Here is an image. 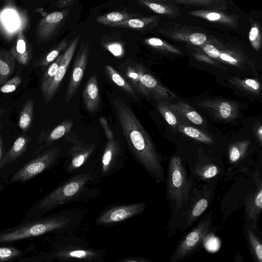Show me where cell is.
Instances as JSON below:
<instances>
[{
    "label": "cell",
    "instance_id": "1",
    "mask_svg": "<svg viewBox=\"0 0 262 262\" xmlns=\"http://www.w3.org/2000/svg\"><path fill=\"white\" fill-rule=\"evenodd\" d=\"M129 150L151 177L160 183L165 180L161 159L148 135L132 110L121 100L113 101Z\"/></svg>",
    "mask_w": 262,
    "mask_h": 262
},
{
    "label": "cell",
    "instance_id": "2",
    "mask_svg": "<svg viewBox=\"0 0 262 262\" xmlns=\"http://www.w3.org/2000/svg\"><path fill=\"white\" fill-rule=\"evenodd\" d=\"M94 179L92 172L79 173L71 178L38 201L27 214L25 221L41 217L79 196Z\"/></svg>",
    "mask_w": 262,
    "mask_h": 262
},
{
    "label": "cell",
    "instance_id": "3",
    "mask_svg": "<svg viewBox=\"0 0 262 262\" xmlns=\"http://www.w3.org/2000/svg\"><path fill=\"white\" fill-rule=\"evenodd\" d=\"M0 232V243L17 241L39 236L72 225V217L55 215L38 217Z\"/></svg>",
    "mask_w": 262,
    "mask_h": 262
},
{
    "label": "cell",
    "instance_id": "4",
    "mask_svg": "<svg viewBox=\"0 0 262 262\" xmlns=\"http://www.w3.org/2000/svg\"><path fill=\"white\" fill-rule=\"evenodd\" d=\"M191 188V180L187 174L181 159L172 157L168 166L166 195L171 208L175 213L181 212L186 205Z\"/></svg>",
    "mask_w": 262,
    "mask_h": 262
},
{
    "label": "cell",
    "instance_id": "5",
    "mask_svg": "<svg viewBox=\"0 0 262 262\" xmlns=\"http://www.w3.org/2000/svg\"><path fill=\"white\" fill-rule=\"evenodd\" d=\"M212 212L210 211L180 241L177 247L169 258L170 262L183 260L199 249L211 227Z\"/></svg>",
    "mask_w": 262,
    "mask_h": 262
},
{
    "label": "cell",
    "instance_id": "6",
    "mask_svg": "<svg viewBox=\"0 0 262 262\" xmlns=\"http://www.w3.org/2000/svg\"><path fill=\"white\" fill-rule=\"evenodd\" d=\"M211 184L204 186L193 193L191 191L186 205L181 211L183 212L185 229L200 217L209 207L214 193V187Z\"/></svg>",
    "mask_w": 262,
    "mask_h": 262
},
{
    "label": "cell",
    "instance_id": "7",
    "mask_svg": "<svg viewBox=\"0 0 262 262\" xmlns=\"http://www.w3.org/2000/svg\"><path fill=\"white\" fill-rule=\"evenodd\" d=\"M61 154L59 147H52L24 165L10 179L9 183L30 180L50 168L59 159Z\"/></svg>",
    "mask_w": 262,
    "mask_h": 262
},
{
    "label": "cell",
    "instance_id": "8",
    "mask_svg": "<svg viewBox=\"0 0 262 262\" xmlns=\"http://www.w3.org/2000/svg\"><path fill=\"white\" fill-rule=\"evenodd\" d=\"M159 32L167 37L195 46H203L211 40L201 29L177 23H168Z\"/></svg>",
    "mask_w": 262,
    "mask_h": 262
},
{
    "label": "cell",
    "instance_id": "9",
    "mask_svg": "<svg viewBox=\"0 0 262 262\" xmlns=\"http://www.w3.org/2000/svg\"><path fill=\"white\" fill-rule=\"evenodd\" d=\"M144 202L116 206L106 210L96 221L97 225L106 226L119 223L142 213L145 209Z\"/></svg>",
    "mask_w": 262,
    "mask_h": 262
},
{
    "label": "cell",
    "instance_id": "10",
    "mask_svg": "<svg viewBox=\"0 0 262 262\" xmlns=\"http://www.w3.org/2000/svg\"><path fill=\"white\" fill-rule=\"evenodd\" d=\"M90 47L86 42L81 44L75 59L72 73L66 93V102H69L75 96L83 77L88 64Z\"/></svg>",
    "mask_w": 262,
    "mask_h": 262
},
{
    "label": "cell",
    "instance_id": "11",
    "mask_svg": "<svg viewBox=\"0 0 262 262\" xmlns=\"http://www.w3.org/2000/svg\"><path fill=\"white\" fill-rule=\"evenodd\" d=\"M79 40L76 36L63 53L60 65L45 92L42 94L45 103H48L56 93L71 63Z\"/></svg>",
    "mask_w": 262,
    "mask_h": 262
},
{
    "label": "cell",
    "instance_id": "12",
    "mask_svg": "<svg viewBox=\"0 0 262 262\" xmlns=\"http://www.w3.org/2000/svg\"><path fill=\"white\" fill-rule=\"evenodd\" d=\"M67 137L69 141L72 142L73 145L69 150L70 158L66 164L65 169L67 172L73 173L88 161L95 150L96 145L84 143L72 135Z\"/></svg>",
    "mask_w": 262,
    "mask_h": 262
},
{
    "label": "cell",
    "instance_id": "13",
    "mask_svg": "<svg viewBox=\"0 0 262 262\" xmlns=\"http://www.w3.org/2000/svg\"><path fill=\"white\" fill-rule=\"evenodd\" d=\"M104 255V253L99 250L74 246L62 247L53 254L54 257L60 260L84 261H100Z\"/></svg>",
    "mask_w": 262,
    "mask_h": 262
},
{
    "label": "cell",
    "instance_id": "14",
    "mask_svg": "<svg viewBox=\"0 0 262 262\" xmlns=\"http://www.w3.org/2000/svg\"><path fill=\"white\" fill-rule=\"evenodd\" d=\"M120 153L119 143L115 139L108 140L100 160L99 169L101 176H108L122 167Z\"/></svg>",
    "mask_w": 262,
    "mask_h": 262
},
{
    "label": "cell",
    "instance_id": "15",
    "mask_svg": "<svg viewBox=\"0 0 262 262\" xmlns=\"http://www.w3.org/2000/svg\"><path fill=\"white\" fill-rule=\"evenodd\" d=\"M15 8L7 7L0 12V29L5 36L10 37L25 27V18Z\"/></svg>",
    "mask_w": 262,
    "mask_h": 262
},
{
    "label": "cell",
    "instance_id": "16",
    "mask_svg": "<svg viewBox=\"0 0 262 262\" xmlns=\"http://www.w3.org/2000/svg\"><path fill=\"white\" fill-rule=\"evenodd\" d=\"M67 11H55L43 17L36 27V37L39 42L48 40L62 24Z\"/></svg>",
    "mask_w": 262,
    "mask_h": 262
},
{
    "label": "cell",
    "instance_id": "17",
    "mask_svg": "<svg viewBox=\"0 0 262 262\" xmlns=\"http://www.w3.org/2000/svg\"><path fill=\"white\" fill-rule=\"evenodd\" d=\"M188 14L228 28L236 29L238 27L237 16L223 10L205 9L190 11Z\"/></svg>",
    "mask_w": 262,
    "mask_h": 262
},
{
    "label": "cell",
    "instance_id": "18",
    "mask_svg": "<svg viewBox=\"0 0 262 262\" xmlns=\"http://www.w3.org/2000/svg\"><path fill=\"white\" fill-rule=\"evenodd\" d=\"M262 210V183L260 179L256 181V188L246 198L245 214L250 220L253 228L258 220Z\"/></svg>",
    "mask_w": 262,
    "mask_h": 262
},
{
    "label": "cell",
    "instance_id": "19",
    "mask_svg": "<svg viewBox=\"0 0 262 262\" xmlns=\"http://www.w3.org/2000/svg\"><path fill=\"white\" fill-rule=\"evenodd\" d=\"M73 124V121L69 118L60 123L50 133L47 134L43 133L46 135L40 134L37 140V143L38 144L42 143V145L35 151L33 155L39 154L42 150L54 142L67 135L72 128Z\"/></svg>",
    "mask_w": 262,
    "mask_h": 262
},
{
    "label": "cell",
    "instance_id": "20",
    "mask_svg": "<svg viewBox=\"0 0 262 262\" xmlns=\"http://www.w3.org/2000/svg\"><path fill=\"white\" fill-rule=\"evenodd\" d=\"M140 5L154 12L170 17H177L181 14L179 7L171 0H135Z\"/></svg>",
    "mask_w": 262,
    "mask_h": 262
},
{
    "label": "cell",
    "instance_id": "21",
    "mask_svg": "<svg viewBox=\"0 0 262 262\" xmlns=\"http://www.w3.org/2000/svg\"><path fill=\"white\" fill-rule=\"evenodd\" d=\"M82 96L86 109L90 112H95L100 104V93L97 76H92L83 89Z\"/></svg>",
    "mask_w": 262,
    "mask_h": 262
},
{
    "label": "cell",
    "instance_id": "22",
    "mask_svg": "<svg viewBox=\"0 0 262 262\" xmlns=\"http://www.w3.org/2000/svg\"><path fill=\"white\" fill-rule=\"evenodd\" d=\"M159 19L160 17L156 15L141 18H132L126 20L113 24L110 26L145 31L156 27L158 24Z\"/></svg>",
    "mask_w": 262,
    "mask_h": 262
},
{
    "label": "cell",
    "instance_id": "23",
    "mask_svg": "<svg viewBox=\"0 0 262 262\" xmlns=\"http://www.w3.org/2000/svg\"><path fill=\"white\" fill-rule=\"evenodd\" d=\"M10 53L20 64L27 66L29 64L31 58V51L23 31L18 32L15 42L12 47Z\"/></svg>",
    "mask_w": 262,
    "mask_h": 262
},
{
    "label": "cell",
    "instance_id": "24",
    "mask_svg": "<svg viewBox=\"0 0 262 262\" xmlns=\"http://www.w3.org/2000/svg\"><path fill=\"white\" fill-rule=\"evenodd\" d=\"M244 234L247 241L250 253L256 262H262V244L261 240L252 228L247 224L244 225Z\"/></svg>",
    "mask_w": 262,
    "mask_h": 262
},
{
    "label": "cell",
    "instance_id": "25",
    "mask_svg": "<svg viewBox=\"0 0 262 262\" xmlns=\"http://www.w3.org/2000/svg\"><path fill=\"white\" fill-rule=\"evenodd\" d=\"M29 142V138L28 136L25 135L19 136L15 140L9 150L4 155L1 168L19 158L26 151Z\"/></svg>",
    "mask_w": 262,
    "mask_h": 262
},
{
    "label": "cell",
    "instance_id": "26",
    "mask_svg": "<svg viewBox=\"0 0 262 262\" xmlns=\"http://www.w3.org/2000/svg\"><path fill=\"white\" fill-rule=\"evenodd\" d=\"M15 59L10 52L0 50V86L13 74Z\"/></svg>",
    "mask_w": 262,
    "mask_h": 262
},
{
    "label": "cell",
    "instance_id": "27",
    "mask_svg": "<svg viewBox=\"0 0 262 262\" xmlns=\"http://www.w3.org/2000/svg\"><path fill=\"white\" fill-rule=\"evenodd\" d=\"M175 4L201 6L207 9L225 10L226 0H171Z\"/></svg>",
    "mask_w": 262,
    "mask_h": 262
},
{
    "label": "cell",
    "instance_id": "28",
    "mask_svg": "<svg viewBox=\"0 0 262 262\" xmlns=\"http://www.w3.org/2000/svg\"><path fill=\"white\" fill-rule=\"evenodd\" d=\"M105 69L107 75L116 85L133 98L138 99L133 86L118 72L110 65L106 66Z\"/></svg>",
    "mask_w": 262,
    "mask_h": 262
},
{
    "label": "cell",
    "instance_id": "29",
    "mask_svg": "<svg viewBox=\"0 0 262 262\" xmlns=\"http://www.w3.org/2000/svg\"><path fill=\"white\" fill-rule=\"evenodd\" d=\"M34 101L28 100L23 106L18 118V126L23 131L27 130L31 125L34 112Z\"/></svg>",
    "mask_w": 262,
    "mask_h": 262
},
{
    "label": "cell",
    "instance_id": "30",
    "mask_svg": "<svg viewBox=\"0 0 262 262\" xmlns=\"http://www.w3.org/2000/svg\"><path fill=\"white\" fill-rule=\"evenodd\" d=\"M67 42L66 40H62L56 47L41 57L34 62V66L36 67H45L51 64L59 55L66 50Z\"/></svg>",
    "mask_w": 262,
    "mask_h": 262
},
{
    "label": "cell",
    "instance_id": "31",
    "mask_svg": "<svg viewBox=\"0 0 262 262\" xmlns=\"http://www.w3.org/2000/svg\"><path fill=\"white\" fill-rule=\"evenodd\" d=\"M133 15L122 11H114L98 16L96 20L99 24L110 26L113 24L133 18Z\"/></svg>",
    "mask_w": 262,
    "mask_h": 262
},
{
    "label": "cell",
    "instance_id": "32",
    "mask_svg": "<svg viewBox=\"0 0 262 262\" xmlns=\"http://www.w3.org/2000/svg\"><path fill=\"white\" fill-rule=\"evenodd\" d=\"M194 173L202 180H209L216 177L220 172L219 167L212 163L195 166Z\"/></svg>",
    "mask_w": 262,
    "mask_h": 262
},
{
    "label": "cell",
    "instance_id": "33",
    "mask_svg": "<svg viewBox=\"0 0 262 262\" xmlns=\"http://www.w3.org/2000/svg\"><path fill=\"white\" fill-rule=\"evenodd\" d=\"M62 55L63 53H61L55 60L50 64L43 74L40 83V89L42 94L45 92L50 82L55 75L61 62Z\"/></svg>",
    "mask_w": 262,
    "mask_h": 262
},
{
    "label": "cell",
    "instance_id": "34",
    "mask_svg": "<svg viewBox=\"0 0 262 262\" xmlns=\"http://www.w3.org/2000/svg\"><path fill=\"white\" fill-rule=\"evenodd\" d=\"M249 39L253 47L256 50L260 49L261 43V33L259 23L255 21L251 23Z\"/></svg>",
    "mask_w": 262,
    "mask_h": 262
},
{
    "label": "cell",
    "instance_id": "35",
    "mask_svg": "<svg viewBox=\"0 0 262 262\" xmlns=\"http://www.w3.org/2000/svg\"><path fill=\"white\" fill-rule=\"evenodd\" d=\"M21 253V250L14 247H0V261L11 260L19 256Z\"/></svg>",
    "mask_w": 262,
    "mask_h": 262
},
{
    "label": "cell",
    "instance_id": "36",
    "mask_svg": "<svg viewBox=\"0 0 262 262\" xmlns=\"http://www.w3.org/2000/svg\"><path fill=\"white\" fill-rule=\"evenodd\" d=\"M22 81L19 75H15L9 80H7L0 86V92L3 93H10L16 90Z\"/></svg>",
    "mask_w": 262,
    "mask_h": 262
},
{
    "label": "cell",
    "instance_id": "37",
    "mask_svg": "<svg viewBox=\"0 0 262 262\" xmlns=\"http://www.w3.org/2000/svg\"><path fill=\"white\" fill-rule=\"evenodd\" d=\"M182 130L186 135L198 141L208 143L211 142V139L209 137L195 128L186 126Z\"/></svg>",
    "mask_w": 262,
    "mask_h": 262
},
{
    "label": "cell",
    "instance_id": "38",
    "mask_svg": "<svg viewBox=\"0 0 262 262\" xmlns=\"http://www.w3.org/2000/svg\"><path fill=\"white\" fill-rule=\"evenodd\" d=\"M244 146H233L229 152V160L231 163L235 164L238 162L243 157L246 150Z\"/></svg>",
    "mask_w": 262,
    "mask_h": 262
},
{
    "label": "cell",
    "instance_id": "39",
    "mask_svg": "<svg viewBox=\"0 0 262 262\" xmlns=\"http://www.w3.org/2000/svg\"><path fill=\"white\" fill-rule=\"evenodd\" d=\"M145 42L147 45L155 48L176 51V49L173 47L168 45L164 41L157 37L148 38L145 40Z\"/></svg>",
    "mask_w": 262,
    "mask_h": 262
},
{
    "label": "cell",
    "instance_id": "40",
    "mask_svg": "<svg viewBox=\"0 0 262 262\" xmlns=\"http://www.w3.org/2000/svg\"><path fill=\"white\" fill-rule=\"evenodd\" d=\"M212 42L214 45V46L216 47L219 51V58L221 59L222 60L228 62L232 64H236L238 61L237 59L233 56L229 52L222 50L221 49H219L214 43L213 39L212 40Z\"/></svg>",
    "mask_w": 262,
    "mask_h": 262
},
{
    "label": "cell",
    "instance_id": "41",
    "mask_svg": "<svg viewBox=\"0 0 262 262\" xmlns=\"http://www.w3.org/2000/svg\"><path fill=\"white\" fill-rule=\"evenodd\" d=\"M186 116L191 122L196 124H201L203 122L201 116L196 112L193 111L186 112Z\"/></svg>",
    "mask_w": 262,
    "mask_h": 262
},
{
    "label": "cell",
    "instance_id": "42",
    "mask_svg": "<svg viewBox=\"0 0 262 262\" xmlns=\"http://www.w3.org/2000/svg\"><path fill=\"white\" fill-rule=\"evenodd\" d=\"M231 107L227 102H223L220 106V114L223 118H228L231 114Z\"/></svg>",
    "mask_w": 262,
    "mask_h": 262
},
{
    "label": "cell",
    "instance_id": "43",
    "mask_svg": "<svg viewBox=\"0 0 262 262\" xmlns=\"http://www.w3.org/2000/svg\"><path fill=\"white\" fill-rule=\"evenodd\" d=\"M100 121L104 129L105 135L108 140L114 139V136L113 133L112 132L110 128L108 126V123L105 118L103 117H101L100 118Z\"/></svg>",
    "mask_w": 262,
    "mask_h": 262
},
{
    "label": "cell",
    "instance_id": "44",
    "mask_svg": "<svg viewBox=\"0 0 262 262\" xmlns=\"http://www.w3.org/2000/svg\"><path fill=\"white\" fill-rule=\"evenodd\" d=\"M107 49L115 56H120L122 53V48L118 43H113L108 45Z\"/></svg>",
    "mask_w": 262,
    "mask_h": 262
},
{
    "label": "cell",
    "instance_id": "45",
    "mask_svg": "<svg viewBox=\"0 0 262 262\" xmlns=\"http://www.w3.org/2000/svg\"><path fill=\"white\" fill-rule=\"evenodd\" d=\"M164 117L167 122L171 125H174L177 124V121L173 114L168 110H163Z\"/></svg>",
    "mask_w": 262,
    "mask_h": 262
},
{
    "label": "cell",
    "instance_id": "46",
    "mask_svg": "<svg viewBox=\"0 0 262 262\" xmlns=\"http://www.w3.org/2000/svg\"><path fill=\"white\" fill-rule=\"evenodd\" d=\"M120 262H149L150 260L144 257H129L123 258L122 259L118 260Z\"/></svg>",
    "mask_w": 262,
    "mask_h": 262
},
{
    "label": "cell",
    "instance_id": "47",
    "mask_svg": "<svg viewBox=\"0 0 262 262\" xmlns=\"http://www.w3.org/2000/svg\"><path fill=\"white\" fill-rule=\"evenodd\" d=\"M245 83L247 85L255 90H257L259 88L258 83L256 80L252 79H246Z\"/></svg>",
    "mask_w": 262,
    "mask_h": 262
},
{
    "label": "cell",
    "instance_id": "48",
    "mask_svg": "<svg viewBox=\"0 0 262 262\" xmlns=\"http://www.w3.org/2000/svg\"><path fill=\"white\" fill-rule=\"evenodd\" d=\"M76 0H59L57 5L59 8L66 7L71 6Z\"/></svg>",
    "mask_w": 262,
    "mask_h": 262
},
{
    "label": "cell",
    "instance_id": "49",
    "mask_svg": "<svg viewBox=\"0 0 262 262\" xmlns=\"http://www.w3.org/2000/svg\"><path fill=\"white\" fill-rule=\"evenodd\" d=\"M4 145L3 143V140L2 139V134H0V169H1V166L2 161L3 158V157L4 156Z\"/></svg>",
    "mask_w": 262,
    "mask_h": 262
},
{
    "label": "cell",
    "instance_id": "50",
    "mask_svg": "<svg viewBox=\"0 0 262 262\" xmlns=\"http://www.w3.org/2000/svg\"><path fill=\"white\" fill-rule=\"evenodd\" d=\"M259 138L261 140V134H262V128H261V126H260L259 128Z\"/></svg>",
    "mask_w": 262,
    "mask_h": 262
},
{
    "label": "cell",
    "instance_id": "51",
    "mask_svg": "<svg viewBox=\"0 0 262 262\" xmlns=\"http://www.w3.org/2000/svg\"><path fill=\"white\" fill-rule=\"evenodd\" d=\"M5 111L4 109L0 110V119L2 117V115L5 113Z\"/></svg>",
    "mask_w": 262,
    "mask_h": 262
},
{
    "label": "cell",
    "instance_id": "52",
    "mask_svg": "<svg viewBox=\"0 0 262 262\" xmlns=\"http://www.w3.org/2000/svg\"><path fill=\"white\" fill-rule=\"evenodd\" d=\"M2 123H0V130L2 128Z\"/></svg>",
    "mask_w": 262,
    "mask_h": 262
}]
</instances>
